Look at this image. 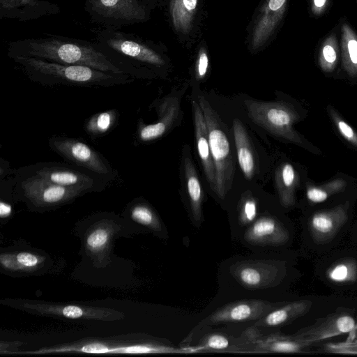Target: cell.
Instances as JSON below:
<instances>
[{
	"label": "cell",
	"instance_id": "obj_6",
	"mask_svg": "<svg viewBox=\"0 0 357 357\" xmlns=\"http://www.w3.org/2000/svg\"><path fill=\"white\" fill-rule=\"evenodd\" d=\"M84 10L93 23L116 29L146 22L152 11L144 0H84Z\"/></svg>",
	"mask_w": 357,
	"mask_h": 357
},
{
	"label": "cell",
	"instance_id": "obj_37",
	"mask_svg": "<svg viewBox=\"0 0 357 357\" xmlns=\"http://www.w3.org/2000/svg\"><path fill=\"white\" fill-rule=\"evenodd\" d=\"M347 49L350 61L354 64H357V40L352 37L348 39Z\"/></svg>",
	"mask_w": 357,
	"mask_h": 357
},
{
	"label": "cell",
	"instance_id": "obj_5",
	"mask_svg": "<svg viewBox=\"0 0 357 357\" xmlns=\"http://www.w3.org/2000/svg\"><path fill=\"white\" fill-rule=\"evenodd\" d=\"M20 172L37 175L54 184L83 194L101 192L112 181L82 167L56 162H38Z\"/></svg>",
	"mask_w": 357,
	"mask_h": 357
},
{
	"label": "cell",
	"instance_id": "obj_39",
	"mask_svg": "<svg viewBox=\"0 0 357 357\" xmlns=\"http://www.w3.org/2000/svg\"><path fill=\"white\" fill-rule=\"evenodd\" d=\"M338 128L340 132L348 139L354 137V131L345 122L340 121L338 122Z\"/></svg>",
	"mask_w": 357,
	"mask_h": 357
},
{
	"label": "cell",
	"instance_id": "obj_26",
	"mask_svg": "<svg viewBox=\"0 0 357 357\" xmlns=\"http://www.w3.org/2000/svg\"><path fill=\"white\" fill-rule=\"evenodd\" d=\"M309 346L310 345L307 343L294 336H274L259 341L257 348L266 351L295 353L300 352Z\"/></svg>",
	"mask_w": 357,
	"mask_h": 357
},
{
	"label": "cell",
	"instance_id": "obj_14",
	"mask_svg": "<svg viewBox=\"0 0 357 357\" xmlns=\"http://www.w3.org/2000/svg\"><path fill=\"white\" fill-rule=\"evenodd\" d=\"M180 97L169 95L165 97L157 108L158 119L152 124H144L139 121L136 138L139 143L155 141L166 135L174 126L181 112Z\"/></svg>",
	"mask_w": 357,
	"mask_h": 357
},
{
	"label": "cell",
	"instance_id": "obj_8",
	"mask_svg": "<svg viewBox=\"0 0 357 357\" xmlns=\"http://www.w3.org/2000/svg\"><path fill=\"white\" fill-rule=\"evenodd\" d=\"M15 190L37 208H50L73 201L83 193L54 184L37 175L16 171Z\"/></svg>",
	"mask_w": 357,
	"mask_h": 357
},
{
	"label": "cell",
	"instance_id": "obj_22",
	"mask_svg": "<svg viewBox=\"0 0 357 357\" xmlns=\"http://www.w3.org/2000/svg\"><path fill=\"white\" fill-rule=\"evenodd\" d=\"M183 170L184 182L193 218L199 221L202 218V205L204 192L199 176L191 159L188 146L183 149Z\"/></svg>",
	"mask_w": 357,
	"mask_h": 357
},
{
	"label": "cell",
	"instance_id": "obj_41",
	"mask_svg": "<svg viewBox=\"0 0 357 357\" xmlns=\"http://www.w3.org/2000/svg\"><path fill=\"white\" fill-rule=\"evenodd\" d=\"M327 0H313L314 6L315 8H321L325 6Z\"/></svg>",
	"mask_w": 357,
	"mask_h": 357
},
{
	"label": "cell",
	"instance_id": "obj_32",
	"mask_svg": "<svg viewBox=\"0 0 357 357\" xmlns=\"http://www.w3.org/2000/svg\"><path fill=\"white\" fill-rule=\"evenodd\" d=\"M109 238L108 230L105 228H98L93 230L86 238V245L91 251H98L105 247Z\"/></svg>",
	"mask_w": 357,
	"mask_h": 357
},
{
	"label": "cell",
	"instance_id": "obj_24",
	"mask_svg": "<svg viewBox=\"0 0 357 357\" xmlns=\"http://www.w3.org/2000/svg\"><path fill=\"white\" fill-rule=\"evenodd\" d=\"M54 351H79L91 354L123 353V354H147V353H172L178 350L165 347L153 345H133L127 347H109L100 343H90L76 348H62L54 349Z\"/></svg>",
	"mask_w": 357,
	"mask_h": 357
},
{
	"label": "cell",
	"instance_id": "obj_2",
	"mask_svg": "<svg viewBox=\"0 0 357 357\" xmlns=\"http://www.w3.org/2000/svg\"><path fill=\"white\" fill-rule=\"evenodd\" d=\"M8 55L10 59L33 57L60 64L87 66L104 72L126 74L100 52L93 42L61 36L45 34L11 41Z\"/></svg>",
	"mask_w": 357,
	"mask_h": 357
},
{
	"label": "cell",
	"instance_id": "obj_16",
	"mask_svg": "<svg viewBox=\"0 0 357 357\" xmlns=\"http://www.w3.org/2000/svg\"><path fill=\"white\" fill-rule=\"evenodd\" d=\"M60 13L58 4L48 0H0V18L27 22Z\"/></svg>",
	"mask_w": 357,
	"mask_h": 357
},
{
	"label": "cell",
	"instance_id": "obj_28",
	"mask_svg": "<svg viewBox=\"0 0 357 357\" xmlns=\"http://www.w3.org/2000/svg\"><path fill=\"white\" fill-rule=\"evenodd\" d=\"M210 69V54L208 45L205 40L202 39L196 49L193 73L197 82L204 80Z\"/></svg>",
	"mask_w": 357,
	"mask_h": 357
},
{
	"label": "cell",
	"instance_id": "obj_1",
	"mask_svg": "<svg viewBox=\"0 0 357 357\" xmlns=\"http://www.w3.org/2000/svg\"><path fill=\"white\" fill-rule=\"evenodd\" d=\"M93 43L123 73L133 77L162 75L170 67L162 43L135 33L101 27L95 31Z\"/></svg>",
	"mask_w": 357,
	"mask_h": 357
},
{
	"label": "cell",
	"instance_id": "obj_18",
	"mask_svg": "<svg viewBox=\"0 0 357 357\" xmlns=\"http://www.w3.org/2000/svg\"><path fill=\"white\" fill-rule=\"evenodd\" d=\"M278 267L271 263L247 261L235 266L233 275L243 286L248 288H262L273 283L278 278Z\"/></svg>",
	"mask_w": 357,
	"mask_h": 357
},
{
	"label": "cell",
	"instance_id": "obj_42",
	"mask_svg": "<svg viewBox=\"0 0 357 357\" xmlns=\"http://www.w3.org/2000/svg\"><path fill=\"white\" fill-rule=\"evenodd\" d=\"M150 8L153 10L159 3V0H144Z\"/></svg>",
	"mask_w": 357,
	"mask_h": 357
},
{
	"label": "cell",
	"instance_id": "obj_25",
	"mask_svg": "<svg viewBox=\"0 0 357 357\" xmlns=\"http://www.w3.org/2000/svg\"><path fill=\"white\" fill-rule=\"evenodd\" d=\"M119 116V112L115 109L96 113L85 121L84 131L92 139L102 137L115 128Z\"/></svg>",
	"mask_w": 357,
	"mask_h": 357
},
{
	"label": "cell",
	"instance_id": "obj_23",
	"mask_svg": "<svg viewBox=\"0 0 357 357\" xmlns=\"http://www.w3.org/2000/svg\"><path fill=\"white\" fill-rule=\"evenodd\" d=\"M312 301L301 300L288 303L276 308L256 323L257 326H278L299 317L308 312L312 306Z\"/></svg>",
	"mask_w": 357,
	"mask_h": 357
},
{
	"label": "cell",
	"instance_id": "obj_43",
	"mask_svg": "<svg viewBox=\"0 0 357 357\" xmlns=\"http://www.w3.org/2000/svg\"><path fill=\"white\" fill-rule=\"evenodd\" d=\"M356 3H357V0H356Z\"/></svg>",
	"mask_w": 357,
	"mask_h": 357
},
{
	"label": "cell",
	"instance_id": "obj_35",
	"mask_svg": "<svg viewBox=\"0 0 357 357\" xmlns=\"http://www.w3.org/2000/svg\"><path fill=\"white\" fill-rule=\"evenodd\" d=\"M16 259L18 264L26 268L35 267L40 262V259L36 255L26 252L17 254Z\"/></svg>",
	"mask_w": 357,
	"mask_h": 357
},
{
	"label": "cell",
	"instance_id": "obj_27",
	"mask_svg": "<svg viewBox=\"0 0 357 357\" xmlns=\"http://www.w3.org/2000/svg\"><path fill=\"white\" fill-rule=\"evenodd\" d=\"M329 281L335 284H348L357 280V262L344 259L333 264L326 272Z\"/></svg>",
	"mask_w": 357,
	"mask_h": 357
},
{
	"label": "cell",
	"instance_id": "obj_40",
	"mask_svg": "<svg viewBox=\"0 0 357 357\" xmlns=\"http://www.w3.org/2000/svg\"><path fill=\"white\" fill-rule=\"evenodd\" d=\"M12 207L11 205L4 202L3 201H1L0 203V216L1 218H6L11 214Z\"/></svg>",
	"mask_w": 357,
	"mask_h": 357
},
{
	"label": "cell",
	"instance_id": "obj_34",
	"mask_svg": "<svg viewBox=\"0 0 357 357\" xmlns=\"http://www.w3.org/2000/svg\"><path fill=\"white\" fill-rule=\"evenodd\" d=\"M326 348L331 353L357 354V342L328 344Z\"/></svg>",
	"mask_w": 357,
	"mask_h": 357
},
{
	"label": "cell",
	"instance_id": "obj_19",
	"mask_svg": "<svg viewBox=\"0 0 357 357\" xmlns=\"http://www.w3.org/2000/svg\"><path fill=\"white\" fill-rule=\"evenodd\" d=\"M245 239L259 245H280L289 238L287 229L275 218L262 216L245 232Z\"/></svg>",
	"mask_w": 357,
	"mask_h": 357
},
{
	"label": "cell",
	"instance_id": "obj_20",
	"mask_svg": "<svg viewBox=\"0 0 357 357\" xmlns=\"http://www.w3.org/2000/svg\"><path fill=\"white\" fill-rule=\"evenodd\" d=\"M347 220L340 209L314 214L309 222V230L313 241L323 244L331 241L342 227Z\"/></svg>",
	"mask_w": 357,
	"mask_h": 357
},
{
	"label": "cell",
	"instance_id": "obj_10",
	"mask_svg": "<svg viewBox=\"0 0 357 357\" xmlns=\"http://www.w3.org/2000/svg\"><path fill=\"white\" fill-rule=\"evenodd\" d=\"M50 148L67 162L112 181L116 176L107 160L81 139L54 135L49 139Z\"/></svg>",
	"mask_w": 357,
	"mask_h": 357
},
{
	"label": "cell",
	"instance_id": "obj_44",
	"mask_svg": "<svg viewBox=\"0 0 357 357\" xmlns=\"http://www.w3.org/2000/svg\"><path fill=\"white\" fill-rule=\"evenodd\" d=\"M356 342H357V341H356Z\"/></svg>",
	"mask_w": 357,
	"mask_h": 357
},
{
	"label": "cell",
	"instance_id": "obj_36",
	"mask_svg": "<svg viewBox=\"0 0 357 357\" xmlns=\"http://www.w3.org/2000/svg\"><path fill=\"white\" fill-rule=\"evenodd\" d=\"M307 198L312 202L319 203L328 198V193L319 188H312L307 192Z\"/></svg>",
	"mask_w": 357,
	"mask_h": 357
},
{
	"label": "cell",
	"instance_id": "obj_13",
	"mask_svg": "<svg viewBox=\"0 0 357 357\" xmlns=\"http://www.w3.org/2000/svg\"><path fill=\"white\" fill-rule=\"evenodd\" d=\"M277 308V304L261 300H243L229 303L211 314L207 319L212 324H227L260 319Z\"/></svg>",
	"mask_w": 357,
	"mask_h": 357
},
{
	"label": "cell",
	"instance_id": "obj_31",
	"mask_svg": "<svg viewBox=\"0 0 357 357\" xmlns=\"http://www.w3.org/2000/svg\"><path fill=\"white\" fill-rule=\"evenodd\" d=\"M294 178V169L290 164L287 163L284 165L279 170V173L277 175V183L282 202L284 199L286 190L291 188Z\"/></svg>",
	"mask_w": 357,
	"mask_h": 357
},
{
	"label": "cell",
	"instance_id": "obj_15",
	"mask_svg": "<svg viewBox=\"0 0 357 357\" xmlns=\"http://www.w3.org/2000/svg\"><path fill=\"white\" fill-rule=\"evenodd\" d=\"M356 326L352 316L346 313H334L293 336L312 345L321 340L350 333Z\"/></svg>",
	"mask_w": 357,
	"mask_h": 357
},
{
	"label": "cell",
	"instance_id": "obj_30",
	"mask_svg": "<svg viewBox=\"0 0 357 357\" xmlns=\"http://www.w3.org/2000/svg\"><path fill=\"white\" fill-rule=\"evenodd\" d=\"M257 214V204L254 197L246 196L243 197L239 205L238 219L243 225L251 223L256 218Z\"/></svg>",
	"mask_w": 357,
	"mask_h": 357
},
{
	"label": "cell",
	"instance_id": "obj_38",
	"mask_svg": "<svg viewBox=\"0 0 357 357\" xmlns=\"http://www.w3.org/2000/svg\"><path fill=\"white\" fill-rule=\"evenodd\" d=\"M322 54L325 61L329 63H333L337 58L336 51L331 44H326L322 49Z\"/></svg>",
	"mask_w": 357,
	"mask_h": 357
},
{
	"label": "cell",
	"instance_id": "obj_7",
	"mask_svg": "<svg viewBox=\"0 0 357 357\" xmlns=\"http://www.w3.org/2000/svg\"><path fill=\"white\" fill-rule=\"evenodd\" d=\"M289 0H261L246 29L248 51L256 54L269 46L280 29Z\"/></svg>",
	"mask_w": 357,
	"mask_h": 357
},
{
	"label": "cell",
	"instance_id": "obj_12",
	"mask_svg": "<svg viewBox=\"0 0 357 357\" xmlns=\"http://www.w3.org/2000/svg\"><path fill=\"white\" fill-rule=\"evenodd\" d=\"M248 115L257 126L273 134H284L291 123V114L278 102L246 99Z\"/></svg>",
	"mask_w": 357,
	"mask_h": 357
},
{
	"label": "cell",
	"instance_id": "obj_17",
	"mask_svg": "<svg viewBox=\"0 0 357 357\" xmlns=\"http://www.w3.org/2000/svg\"><path fill=\"white\" fill-rule=\"evenodd\" d=\"M195 135L197 153L206 178L212 191L215 193V167L211 155L208 133L202 109L198 102H192Z\"/></svg>",
	"mask_w": 357,
	"mask_h": 357
},
{
	"label": "cell",
	"instance_id": "obj_9",
	"mask_svg": "<svg viewBox=\"0 0 357 357\" xmlns=\"http://www.w3.org/2000/svg\"><path fill=\"white\" fill-rule=\"evenodd\" d=\"M204 0H167V16L179 43L190 48L198 40L205 19Z\"/></svg>",
	"mask_w": 357,
	"mask_h": 357
},
{
	"label": "cell",
	"instance_id": "obj_29",
	"mask_svg": "<svg viewBox=\"0 0 357 357\" xmlns=\"http://www.w3.org/2000/svg\"><path fill=\"white\" fill-rule=\"evenodd\" d=\"M130 213L135 222L151 228L160 227V222L151 207L144 202H135L130 206Z\"/></svg>",
	"mask_w": 357,
	"mask_h": 357
},
{
	"label": "cell",
	"instance_id": "obj_21",
	"mask_svg": "<svg viewBox=\"0 0 357 357\" xmlns=\"http://www.w3.org/2000/svg\"><path fill=\"white\" fill-rule=\"evenodd\" d=\"M232 129L239 167L245 177L250 180L257 171L255 149L245 128L239 119H234Z\"/></svg>",
	"mask_w": 357,
	"mask_h": 357
},
{
	"label": "cell",
	"instance_id": "obj_4",
	"mask_svg": "<svg viewBox=\"0 0 357 357\" xmlns=\"http://www.w3.org/2000/svg\"><path fill=\"white\" fill-rule=\"evenodd\" d=\"M206 121L211 155L216 175L215 194L225 199L231 190L235 172L236 158L230 132L217 112L203 96L198 98Z\"/></svg>",
	"mask_w": 357,
	"mask_h": 357
},
{
	"label": "cell",
	"instance_id": "obj_33",
	"mask_svg": "<svg viewBox=\"0 0 357 357\" xmlns=\"http://www.w3.org/2000/svg\"><path fill=\"white\" fill-rule=\"evenodd\" d=\"M229 345V342L226 337L213 334L206 338L204 347L214 350H224L227 349Z\"/></svg>",
	"mask_w": 357,
	"mask_h": 357
},
{
	"label": "cell",
	"instance_id": "obj_11",
	"mask_svg": "<svg viewBox=\"0 0 357 357\" xmlns=\"http://www.w3.org/2000/svg\"><path fill=\"white\" fill-rule=\"evenodd\" d=\"M22 309L36 314L54 316L71 319L115 320L124 314L109 308L91 307L76 305H58L47 303L26 302Z\"/></svg>",
	"mask_w": 357,
	"mask_h": 357
},
{
	"label": "cell",
	"instance_id": "obj_3",
	"mask_svg": "<svg viewBox=\"0 0 357 357\" xmlns=\"http://www.w3.org/2000/svg\"><path fill=\"white\" fill-rule=\"evenodd\" d=\"M31 81L44 86L110 87L130 83L128 74L104 72L87 66L66 65L27 56L11 58Z\"/></svg>",
	"mask_w": 357,
	"mask_h": 357
}]
</instances>
